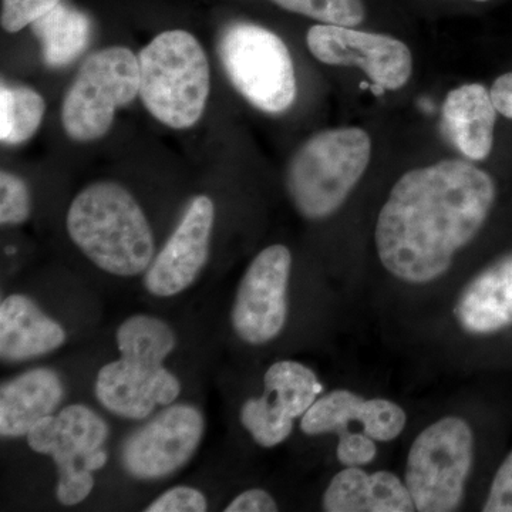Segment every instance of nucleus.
Listing matches in <instances>:
<instances>
[{
  "label": "nucleus",
  "instance_id": "nucleus-1",
  "mask_svg": "<svg viewBox=\"0 0 512 512\" xmlns=\"http://www.w3.org/2000/svg\"><path fill=\"white\" fill-rule=\"evenodd\" d=\"M497 194L493 177L467 161L443 160L407 171L377 217L380 264L406 284L437 281L487 224Z\"/></svg>",
  "mask_w": 512,
  "mask_h": 512
},
{
  "label": "nucleus",
  "instance_id": "nucleus-2",
  "mask_svg": "<svg viewBox=\"0 0 512 512\" xmlns=\"http://www.w3.org/2000/svg\"><path fill=\"white\" fill-rule=\"evenodd\" d=\"M66 227L74 245L101 271L128 278L153 262L150 222L123 185L103 181L84 188L70 205Z\"/></svg>",
  "mask_w": 512,
  "mask_h": 512
},
{
  "label": "nucleus",
  "instance_id": "nucleus-3",
  "mask_svg": "<svg viewBox=\"0 0 512 512\" xmlns=\"http://www.w3.org/2000/svg\"><path fill=\"white\" fill-rule=\"evenodd\" d=\"M140 97L154 119L177 130L201 119L210 96V64L191 33L168 30L138 55Z\"/></svg>",
  "mask_w": 512,
  "mask_h": 512
},
{
  "label": "nucleus",
  "instance_id": "nucleus-4",
  "mask_svg": "<svg viewBox=\"0 0 512 512\" xmlns=\"http://www.w3.org/2000/svg\"><path fill=\"white\" fill-rule=\"evenodd\" d=\"M372 157V140L362 128L320 131L292 157L286 188L308 220H325L345 204Z\"/></svg>",
  "mask_w": 512,
  "mask_h": 512
},
{
  "label": "nucleus",
  "instance_id": "nucleus-5",
  "mask_svg": "<svg viewBox=\"0 0 512 512\" xmlns=\"http://www.w3.org/2000/svg\"><path fill=\"white\" fill-rule=\"evenodd\" d=\"M474 446L473 429L461 417H443L421 431L410 447L404 476L416 511L460 508L474 466Z\"/></svg>",
  "mask_w": 512,
  "mask_h": 512
},
{
  "label": "nucleus",
  "instance_id": "nucleus-6",
  "mask_svg": "<svg viewBox=\"0 0 512 512\" xmlns=\"http://www.w3.org/2000/svg\"><path fill=\"white\" fill-rule=\"evenodd\" d=\"M218 56L229 82L248 103L265 113H284L296 99L291 53L271 30L235 22L221 33Z\"/></svg>",
  "mask_w": 512,
  "mask_h": 512
},
{
  "label": "nucleus",
  "instance_id": "nucleus-7",
  "mask_svg": "<svg viewBox=\"0 0 512 512\" xmlns=\"http://www.w3.org/2000/svg\"><path fill=\"white\" fill-rule=\"evenodd\" d=\"M137 96L140 66L128 47H106L93 53L64 96V133L77 143L99 140L110 130L117 109L133 103Z\"/></svg>",
  "mask_w": 512,
  "mask_h": 512
},
{
  "label": "nucleus",
  "instance_id": "nucleus-8",
  "mask_svg": "<svg viewBox=\"0 0 512 512\" xmlns=\"http://www.w3.org/2000/svg\"><path fill=\"white\" fill-rule=\"evenodd\" d=\"M291 251L271 245L259 252L238 286L232 306V328L252 346L266 345L281 335L288 320Z\"/></svg>",
  "mask_w": 512,
  "mask_h": 512
},
{
  "label": "nucleus",
  "instance_id": "nucleus-9",
  "mask_svg": "<svg viewBox=\"0 0 512 512\" xmlns=\"http://www.w3.org/2000/svg\"><path fill=\"white\" fill-rule=\"evenodd\" d=\"M205 421L191 404L168 406L121 447V464L138 480H160L183 468L204 436Z\"/></svg>",
  "mask_w": 512,
  "mask_h": 512
},
{
  "label": "nucleus",
  "instance_id": "nucleus-10",
  "mask_svg": "<svg viewBox=\"0 0 512 512\" xmlns=\"http://www.w3.org/2000/svg\"><path fill=\"white\" fill-rule=\"evenodd\" d=\"M322 389L311 367L279 360L266 370L264 394L242 404V426L259 446H279L291 436L293 421L311 409Z\"/></svg>",
  "mask_w": 512,
  "mask_h": 512
},
{
  "label": "nucleus",
  "instance_id": "nucleus-11",
  "mask_svg": "<svg viewBox=\"0 0 512 512\" xmlns=\"http://www.w3.org/2000/svg\"><path fill=\"white\" fill-rule=\"evenodd\" d=\"M306 43L319 62L360 67L386 90L402 89L413 73L412 52L396 37L325 23L309 29Z\"/></svg>",
  "mask_w": 512,
  "mask_h": 512
},
{
  "label": "nucleus",
  "instance_id": "nucleus-12",
  "mask_svg": "<svg viewBox=\"0 0 512 512\" xmlns=\"http://www.w3.org/2000/svg\"><path fill=\"white\" fill-rule=\"evenodd\" d=\"M214 202L198 195L185 210L180 224L153 259L144 276L151 295L171 298L190 288L210 258Z\"/></svg>",
  "mask_w": 512,
  "mask_h": 512
},
{
  "label": "nucleus",
  "instance_id": "nucleus-13",
  "mask_svg": "<svg viewBox=\"0 0 512 512\" xmlns=\"http://www.w3.org/2000/svg\"><path fill=\"white\" fill-rule=\"evenodd\" d=\"M180 392V380L164 366L141 365L123 357L101 367L96 379L101 406L123 419H147L157 406L173 404Z\"/></svg>",
  "mask_w": 512,
  "mask_h": 512
},
{
  "label": "nucleus",
  "instance_id": "nucleus-14",
  "mask_svg": "<svg viewBox=\"0 0 512 512\" xmlns=\"http://www.w3.org/2000/svg\"><path fill=\"white\" fill-rule=\"evenodd\" d=\"M352 423L375 441H393L403 433L407 414L399 404L386 399H365L350 390H333L320 397L302 416L306 436L342 434Z\"/></svg>",
  "mask_w": 512,
  "mask_h": 512
},
{
  "label": "nucleus",
  "instance_id": "nucleus-15",
  "mask_svg": "<svg viewBox=\"0 0 512 512\" xmlns=\"http://www.w3.org/2000/svg\"><path fill=\"white\" fill-rule=\"evenodd\" d=\"M461 330L476 338L512 332V251L495 258L464 286L454 305Z\"/></svg>",
  "mask_w": 512,
  "mask_h": 512
},
{
  "label": "nucleus",
  "instance_id": "nucleus-16",
  "mask_svg": "<svg viewBox=\"0 0 512 512\" xmlns=\"http://www.w3.org/2000/svg\"><path fill=\"white\" fill-rule=\"evenodd\" d=\"M26 439L33 451L52 457L60 470L77 466L79 460L84 463L86 457L101 450L109 439V426L89 407L72 404L57 416L50 414L37 421Z\"/></svg>",
  "mask_w": 512,
  "mask_h": 512
},
{
  "label": "nucleus",
  "instance_id": "nucleus-17",
  "mask_svg": "<svg viewBox=\"0 0 512 512\" xmlns=\"http://www.w3.org/2000/svg\"><path fill=\"white\" fill-rule=\"evenodd\" d=\"M328 512H413L409 488L392 471L367 473L346 467L332 478L322 498Z\"/></svg>",
  "mask_w": 512,
  "mask_h": 512
},
{
  "label": "nucleus",
  "instance_id": "nucleus-18",
  "mask_svg": "<svg viewBox=\"0 0 512 512\" xmlns=\"http://www.w3.org/2000/svg\"><path fill=\"white\" fill-rule=\"evenodd\" d=\"M66 342L60 323L28 296L10 295L0 303V356L23 362L55 352Z\"/></svg>",
  "mask_w": 512,
  "mask_h": 512
},
{
  "label": "nucleus",
  "instance_id": "nucleus-19",
  "mask_svg": "<svg viewBox=\"0 0 512 512\" xmlns=\"http://www.w3.org/2000/svg\"><path fill=\"white\" fill-rule=\"evenodd\" d=\"M64 397L59 375L52 369L22 373L0 389V434L8 439L28 436L37 421L55 413Z\"/></svg>",
  "mask_w": 512,
  "mask_h": 512
},
{
  "label": "nucleus",
  "instance_id": "nucleus-20",
  "mask_svg": "<svg viewBox=\"0 0 512 512\" xmlns=\"http://www.w3.org/2000/svg\"><path fill=\"white\" fill-rule=\"evenodd\" d=\"M497 113L491 93L483 84H463L447 94L444 124L454 146L468 160L484 161L490 157Z\"/></svg>",
  "mask_w": 512,
  "mask_h": 512
},
{
  "label": "nucleus",
  "instance_id": "nucleus-21",
  "mask_svg": "<svg viewBox=\"0 0 512 512\" xmlns=\"http://www.w3.org/2000/svg\"><path fill=\"white\" fill-rule=\"evenodd\" d=\"M30 26L42 47L43 60L56 69L73 63L82 55L92 33L89 16L62 2Z\"/></svg>",
  "mask_w": 512,
  "mask_h": 512
},
{
  "label": "nucleus",
  "instance_id": "nucleus-22",
  "mask_svg": "<svg viewBox=\"0 0 512 512\" xmlns=\"http://www.w3.org/2000/svg\"><path fill=\"white\" fill-rule=\"evenodd\" d=\"M116 339L123 359L146 366H163L177 346L174 330L163 320L148 315L124 320Z\"/></svg>",
  "mask_w": 512,
  "mask_h": 512
},
{
  "label": "nucleus",
  "instance_id": "nucleus-23",
  "mask_svg": "<svg viewBox=\"0 0 512 512\" xmlns=\"http://www.w3.org/2000/svg\"><path fill=\"white\" fill-rule=\"evenodd\" d=\"M42 94L23 84L0 86V140L8 146L26 143L39 130L45 116Z\"/></svg>",
  "mask_w": 512,
  "mask_h": 512
},
{
  "label": "nucleus",
  "instance_id": "nucleus-24",
  "mask_svg": "<svg viewBox=\"0 0 512 512\" xmlns=\"http://www.w3.org/2000/svg\"><path fill=\"white\" fill-rule=\"evenodd\" d=\"M282 9L298 15L308 16L326 25H360L365 20L366 10L362 0H272Z\"/></svg>",
  "mask_w": 512,
  "mask_h": 512
},
{
  "label": "nucleus",
  "instance_id": "nucleus-25",
  "mask_svg": "<svg viewBox=\"0 0 512 512\" xmlns=\"http://www.w3.org/2000/svg\"><path fill=\"white\" fill-rule=\"evenodd\" d=\"M30 192L28 185L18 175L2 171L0 174V222L2 225H19L29 220Z\"/></svg>",
  "mask_w": 512,
  "mask_h": 512
},
{
  "label": "nucleus",
  "instance_id": "nucleus-26",
  "mask_svg": "<svg viewBox=\"0 0 512 512\" xmlns=\"http://www.w3.org/2000/svg\"><path fill=\"white\" fill-rule=\"evenodd\" d=\"M62 0H2V28L16 33L32 25Z\"/></svg>",
  "mask_w": 512,
  "mask_h": 512
},
{
  "label": "nucleus",
  "instance_id": "nucleus-27",
  "mask_svg": "<svg viewBox=\"0 0 512 512\" xmlns=\"http://www.w3.org/2000/svg\"><path fill=\"white\" fill-rule=\"evenodd\" d=\"M94 488L92 471L83 466L60 468L57 484V500L66 507H73L89 497Z\"/></svg>",
  "mask_w": 512,
  "mask_h": 512
},
{
  "label": "nucleus",
  "instance_id": "nucleus-28",
  "mask_svg": "<svg viewBox=\"0 0 512 512\" xmlns=\"http://www.w3.org/2000/svg\"><path fill=\"white\" fill-rule=\"evenodd\" d=\"M208 510L207 498L197 488L178 485L161 494L146 508L147 512H204Z\"/></svg>",
  "mask_w": 512,
  "mask_h": 512
},
{
  "label": "nucleus",
  "instance_id": "nucleus-29",
  "mask_svg": "<svg viewBox=\"0 0 512 512\" xmlns=\"http://www.w3.org/2000/svg\"><path fill=\"white\" fill-rule=\"evenodd\" d=\"M377 454L375 440L367 434L356 433V431H346L339 434L338 448L336 456L343 466L362 467L372 463Z\"/></svg>",
  "mask_w": 512,
  "mask_h": 512
},
{
  "label": "nucleus",
  "instance_id": "nucleus-30",
  "mask_svg": "<svg viewBox=\"0 0 512 512\" xmlns=\"http://www.w3.org/2000/svg\"><path fill=\"white\" fill-rule=\"evenodd\" d=\"M483 511L512 512V450L495 471Z\"/></svg>",
  "mask_w": 512,
  "mask_h": 512
},
{
  "label": "nucleus",
  "instance_id": "nucleus-31",
  "mask_svg": "<svg viewBox=\"0 0 512 512\" xmlns=\"http://www.w3.org/2000/svg\"><path fill=\"white\" fill-rule=\"evenodd\" d=\"M278 511V504L268 491L261 488H252L244 491L234 498L225 508V512H275Z\"/></svg>",
  "mask_w": 512,
  "mask_h": 512
},
{
  "label": "nucleus",
  "instance_id": "nucleus-32",
  "mask_svg": "<svg viewBox=\"0 0 512 512\" xmlns=\"http://www.w3.org/2000/svg\"><path fill=\"white\" fill-rule=\"evenodd\" d=\"M495 109L512 120V72L501 74L490 90Z\"/></svg>",
  "mask_w": 512,
  "mask_h": 512
},
{
  "label": "nucleus",
  "instance_id": "nucleus-33",
  "mask_svg": "<svg viewBox=\"0 0 512 512\" xmlns=\"http://www.w3.org/2000/svg\"><path fill=\"white\" fill-rule=\"evenodd\" d=\"M107 463V453L101 448V450L96 451V453L90 454L89 457H86L84 460L83 466L86 470L89 471H97L100 468L104 467V464Z\"/></svg>",
  "mask_w": 512,
  "mask_h": 512
},
{
  "label": "nucleus",
  "instance_id": "nucleus-34",
  "mask_svg": "<svg viewBox=\"0 0 512 512\" xmlns=\"http://www.w3.org/2000/svg\"><path fill=\"white\" fill-rule=\"evenodd\" d=\"M370 90H372L373 93L376 94V96H382V94L384 93V87L382 86H379V84H376V83H373V84H370Z\"/></svg>",
  "mask_w": 512,
  "mask_h": 512
},
{
  "label": "nucleus",
  "instance_id": "nucleus-35",
  "mask_svg": "<svg viewBox=\"0 0 512 512\" xmlns=\"http://www.w3.org/2000/svg\"><path fill=\"white\" fill-rule=\"evenodd\" d=\"M367 87H370V86L366 82H363L362 84H360V89H367Z\"/></svg>",
  "mask_w": 512,
  "mask_h": 512
},
{
  "label": "nucleus",
  "instance_id": "nucleus-36",
  "mask_svg": "<svg viewBox=\"0 0 512 512\" xmlns=\"http://www.w3.org/2000/svg\"><path fill=\"white\" fill-rule=\"evenodd\" d=\"M474 2H488V0H474Z\"/></svg>",
  "mask_w": 512,
  "mask_h": 512
}]
</instances>
